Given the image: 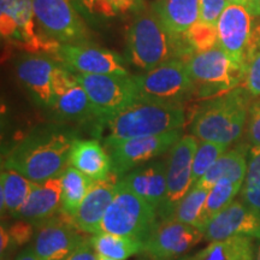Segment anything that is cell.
<instances>
[{
    "mask_svg": "<svg viewBox=\"0 0 260 260\" xmlns=\"http://www.w3.org/2000/svg\"><path fill=\"white\" fill-rule=\"evenodd\" d=\"M76 83L77 81L75 79V75L69 73L64 68H60L57 65L56 69H54L53 76H52V90H53L54 100L58 96H60L61 94L68 92L70 88H73Z\"/></svg>",
    "mask_w": 260,
    "mask_h": 260,
    "instance_id": "cell-38",
    "label": "cell"
},
{
    "mask_svg": "<svg viewBox=\"0 0 260 260\" xmlns=\"http://www.w3.org/2000/svg\"><path fill=\"white\" fill-rule=\"evenodd\" d=\"M38 27L54 44H74L88 39V29L70 0H32Z\"/></svg>",
    "mask_w": 260,
    "mask_h": 260,
    "instance_id": "cell-10",
    "label": "cell"
},
{
    "mask_svg": "<svg viewBox=\"0 0 260 260\" xmlns=\"http://www.w3.org/2000/svg\"><path fill=\"white\" fill-rule=\"evenodd\" d=\"M11 241L17 246H22L28 243L34 237V224L27 220H18L12 224L9 229Z\"/></svg>",
    "mask_w": 260,
    "mask_h": 260,
    "instance_id": "cell-39",
    "label": "cell"
},
{
    "mask_svg": "<svg viewBox=\"0 0 260 260\" xmlns=\"http://www.w3.org/2000/svg\"><path fill=\"white\" fill-rule=\"evenodd\" d=\"M229 0H200V22L210 25H217Z\"/></svg>",
    "mask_w": 260,
    "mask_h": 260,
    "instance_id": "cell-37",
    "label": "cell"
},
{
    "mask_svg": "<svg viewBox=\"0 0 260 260\" xmlns=\"http://www.w3.org/2000/svg\"><path fill=\"white\" fill-rule=\"evenodd\" d=\"M194 256L197 260H255L253 240L245 236L213 241Z\"/></svg>",
    "mask_w": 260,
    "mask_h": 260,
    "instance_id": "cell-28",
    "label": "cell"
},
{
    "mask_svg": "<svg viewBox=\"0 0 260 260\" xmlns=\"http://www.w3.org/2000/svg\"><path fill=\"white\" fill-rule=\"evenodd\" d=\"M191 54L183 35L169 30L153 9L142 10L126 31V59L145 73L171 59L186 60Z\"/></svg>",
    "mask_w": 260,
    "mask_h": 260,
    "instance_id": "cell-1",
    "label": "cell"
},
{
    "mask_svg": "<svg viewBox=\"0 0 260 260\" xmlns=\"http://www.w3.org/2000/svg\"><path fill=\"white\" fill-rule=\"evenodd\" d=\"M209 190L210 189L207 188L194 184L191 189L184 195L183 199L175 207L169 218H174L178 222L198 228L203 232L205 228L204 210Z\"/></svg>",
    "mask_w": 260,
    "mask_h": 260,
    "instance_id": "cell-30",
    "label": "cell"
},
{
    "mask_svg": "<svg viewBox=\"0 0 260 260\" xmlns=\"http://www.w3.org/2000/svg\"><path fill=\"white\" fill-rule=\"evenodd\" d=\"M171 260H197V259H195L194 255H182V256H178V258H175Z\"/></svg>",
    "mask_w": 260,
    "mask_h": 260,
    "instance_id": "cell-46",
    "label": "cell"
},
{
    "mask_svg": "<svg viewBox=\"0 0 260 260\" xmlns=\"http://www.w3.org/2000/svg\"><path fill=\"white\" fill-rule=\"evenodd\" d=\"M80 232L67 214L53 217L39 225L31 248L40 260H65L86 240Z\"/></svg>",
    "mask_w": 260,
    "mask_h": 260,
    "instance_id": "cell-16",
    "label": "cell"
},
{
    "mask_svg": "<svg viewBox=\"0 0 260 260\" xmlns=\"http://www.w3.org/2000/svg\"><path fill=\"white\" fill-rule=\"evenodd\" d=\"M119 183L144 199L157 212L167 198V160H152L119 177Z\"/></svg>",
    "mask_w": 260,
    "mask_h": 260,
    "instance_id": "cell-18",
    "label": "cell"
},
{
    "mask_svg": "<svg viewBox=\"0 0 260 260\" xmlns=\"http://www.w3.org/2000/svg\"><path fill=\"white\" fill-rule=\"evenodd\" d=\"M37 184V182L30 181L16 170L5 168L0 176L2 214L8 213L16 218Z\"/></svg>",
    "mask_w": 260,
    "mask_h": 260,
    "instance_id": "cell-25",
    "label": "cell"
},
{
    "mask_svg": "<svg viewBox=\"0 0 260 260\" xmlns=\"http://www.w3.org/2000/svg\"><path fill=\"white\" fill-rule=\"evenodd\" d=\"M255 260H260V243L258 245V251H256V254H255Z\"/></svg>",
    "mask_w": 260,
    "mask_h": 260,
    "instance_id": "cell-47",
    "label": "cell"
},
{
    "mask_svg": "<svg viewBox=\"0 0 260 260\" xmlns=\"http://www.w3.org/2000/svg\"><path fill=\"white\" fill-rule=\"evenodd\" d=\"M229 2L245 6L254 17L260 16V0H229Z\"/></svg>",
    "mask_w": 260,
    "mask_h": 260,
    "instance_id": "cell-42",
    "label": "cell"
},
{
    "mask_svg": "<svg viewBox=\"0 0 260 260\" xmlns=\"http://www.w3.org/2000/svg\"><path fill=\"white\" fill-rule=\"evenodd\" d=\"M32 0H0V32L2 38L37 52L47 46H59L44 41L38 32Z\"/></svg>",
    "mask_w": 260,
    "mask_h": 260,
    "instance_id": "cell-12",
    "label": "cell"
},
{
    "mask_svg": "<svg viewBox=\"0 0 260 260\" xmlns=\"http://www.w3.org/2000/svg\"><path fill=\"white\" fill-rule=\"evenodd\" d=\"M204 239L210 242L234 236L260 240V211L241 201L234 200L229 206L217 213L203 229Z\"/></svg>",
    "mask_w": 260,
    "mask_h": 260,
    "instance_id": "cell-17",
    "label": "cell"
},
{
    "mask_svg": "<svg viewBox=\"0 0 260 260\" xmlns=\"http://www.w3.org/2000/svg\"><path fill=\"white\" fill-rule=\"evenodd\" d=\"M153 10L165 27L178 35L200 21V0H158Z\"/></svg>",
    "mask_w": 260,
    "mask_h": 260,
    "instance_id": "cell-24",
    "label": "cell"
},
{
    "mask_svg": "<svg viewBox=\"0 0 260 260\" xmlns=\"http://www.w3.org/2000/svg\"><path fill=\"white\" fill-rule=\"evenodd\" d=\"M186 115L182 105L138 99L132 105L100 123L111 139L152 136L183 129Z\"/></svg>",
    "mask_w": 260,
    "mask_h": 260,
    "instance_id": "cell-4",
    "label": "cell"
},
{
    "mask_svg": "<svg viewBox=\"0 0 260 260\" xmlns=\"http://www.w3.org/2000/svg\"><path fill=\"white\" fill-rule=\"evenodd\" d=\"M248 140L252 146L260 147V102L251 105L248 116Z\"/></svg>",
    "mask_w": 260,
    "mask_h": 260,
    "instance_id": "cell-40",
    "label": "cell"
},
{
    "mask_svg": "<svg viewBox=\"0 0 260 260\" xmlns=\"http://www.w3.org/2000/svg\"><path fill=\"white\" fill-rule=\"evenodd\" d=\"M245 6L229 3L217 22L218 45L230 58L246 68L255 42H253V19Z\"/></svg>",
    "mask_w": 260,
    "mask_h": 260,
    "instance_id": "cell-13",
    "label": "cell"
},
{
    "mask_svg": "<svg viewBox=\"0 0 260 260\" xmlns=\"http://www.w3.org/2000/svg\"><path fill=\"white\" fill-rule=\"evenodd\" d=\"M75 79L87 92L99 123L138 100L134 77L129 75L75 74Z\"/></svg>",
    "mask_w": 260,
    "mask_h": 260,
    "instance_id": "cell-8",
    "label": "cell"
},
{
    "mask_svg": "<svg viewBox=\"0 0 260 260\" xmlns=\"http://www.w3.org/2000/svg\"><path fill=\"white\" fill-rule=\"evenodd\" d=\"M52 107L60 118L67 121L84 122L88 119H98L87 92L79 82L58 96Z\"/></svg>",
    "mask_w": 260,
    "mask_h": 260,
    "instance_id": "cell-27",
    "label": "cell"
},
{
    "mask_svg": "<svg viewBox=\"0 0 260 260\" xmlns=\"http://www.w3.org/2000/svg\"><path fill=\"white\" fill-rule=\"evenodd\" d=\"M198 140L194 135H183L172 146L167 159V198L159 210L160 219L169 218L172 211L184 195L191 189L193 183V161Z\"/></svg>",
    "mask_w": 260,
    "mask_h": 260,
    "instance_id": "cell-11",
    "label": "cell"
},
{
    "mask_svg": "<svg viewBox=\"0 0 260 260\" xmlns=\"http://www.w3.org/2000/svg\"><path fill=\"white\" fill-rule=\"evenodd\" d=\"M70 2L77 3V4L83 6V8L89 12H95L96 11V2H95V0H70Z\"/></svg>",
    "mask_w": 260,
    "mask_h": 260,
    "instance_id": "cell-44",
    "label": "cell"
},
{
    "mask_svg": "<svg viewBox=\"0 0 260 260\" xmlns=\"http://www.w3.org/2000/svg\"><path fill=\"white\" fill-rule=\"evenodd\" d=\"M74 140V136L63 130H39L12 148L5 159L4 167L16 170L37 183L58 177L69 165Z\"/></svg>",
    "mask_w": 260,
    "mask_h": 260,
    "instance_id": "cell-2",
    "label": "cell"
},
{
    "mask_svg": "<svg viewBox=\"0 0 260 260\" xmlns=\"http://www.w3.org/2000/svg\"><path fill=\"white\" fill-rule=\"evenodd\" d=\"M157 222V210L118 183L115 198L103 218L100 233L136 237L145 243Z\"/></svg>",
    "mask_w": 260,
    "mask_h": 260,
    "instance_id": "cell-6",
    "label": "cell"
},
{
    "mask_svg": "<svg viewBox=\"0 0 260 260\" xmlns=\"http://www.w3.org/2000/svg\"><path fill=\"white\" fill-rule=\"evenodd\" d=\"M96 11L107 17L126 12H141L144 0H95Z\"/></svg>",
    "mask_w": 260,
    "mask_h": 260,
    "instance_id": "cell-35",
    "label": "cell"
},
{
    "mask_svg": "<svg viewBox=\"0 0 260 260\" xmlns=\"http://www.w3.org/2000/svg\"><path fill=\"white\" fill-rule=\"evenodd\" d=\"M11 236H10L9 229H5V226L2 224V228H0V252H2V255L4 254V252L9 248L10 243H11Z\"/></svg>",
    "mask_w": 260,
    "mask_h": 260,
    "instance_id": "cell-43",
    "label": "cell"
},
{
    "mask_svg": "<svg viewBox=\"0 0 260 260\" xmlns=\"http://www.w3.org/2000/svg\"><path fill=\"white\" fill-rule=\"evenodd\" d=\"M57 64L50 58L30 54L24 56L16 65L18 80L29 90L39 104L51 106L54 102L52 90V76Z\"/></svg>",
    "mask_w": 260,
    "mask_h": 260,
    "instance_id": "cell-20",
    "label": "cell"
},
{
    "mask_svg": "<svg viewBox=\"0 0 260 260\" xmlns=\"http://www.w3.org/2000/svg\"><path fill=\"white\" fill-rule=\"evenodd\" d=\"M249 149L247 145H239L233 149H228L195 184L207 189L222 180L243 184L248 168Z\"/></svg>",
    "mask_w": 260,
    "mask_h": 260,
    "instance_id": "cell-23",
    "label": "cell"
},
{
    "mask_svg": "<svg viewBox=\"0 0 260 260\" xmlns=\"http://www.w3.org/2000/svg\"><path fill=\"white\" fill-rule=\"evenodd\" d=\"M65 260H98L92 239H86Z\"/></svg>",
    "mask_w": 260,
    "mask_h": 260,
    "instance_id": "cell-41",
    "label": "cell"
},
{
    "mask_svg": "<svg viewBox=\"0 0 260 260\" xmlns=\"http://www.w3.org/2000/svg\"><path fill=\"white\" fill-rule=\"evenodd\" d=\"M251 110V93L237 88L205 103L195 113L190 132L201 141L229 147L241 138Z\"/></svg>",
    "mask_w": 260,
    "mask_h": 260,
    "instance_id": "cell-3",
    "label": "cell"
},
{
    "mask_svg": "<svg viewBox=\"0 0 260 260\" xmlns=\"http://www.w3.org/2000/svg\"><path fill=\"white\" fill-rule=\"evenodd\" d=\"M241 183H235L229 180L217 182L213 187L210 188L204 210L205 225L212 217L233 203L236 195L241 191Z\"/></svg>",
    "mask_w": 260,
    "mask_h": 260,
    "instance_id": "cell-31",
    "label": "cell"
},
{
    "mask_svg": "<svg viewBox=\"0 0 260 260\" xmlns=\"http://www.w3.org/2000/svg\"><path fill=\"white\" fill-rule=\"evenodd\" d=\"M118 183L119 177L113 172L105 180L94 183L92 189L80 205L76 214L71 218L81 232L92 235L100 233L103 218L115 198Z\"/></svg>",
    "mask_w": 260,
    "mask_h": 260,
    "instance_id": "cell-19",
    "label": "cell"
},
{
    "mask_svg": "<svg viewBox=\"0 0 260 260\" xmlns=\"http://www.w3.org/2000/svg\"><path fill=\"white\" fill-rule=\"evenodd\" d=\"M183 134V129H176L164 134L133 139H111L104 141L112 161V172L118 177L133 169L152 161L169 152Z\"/></svg>",
    "mask_w": 260,
    "mask_h": 260,
    "instance_id": "cell-9",
    "label": "cell"
},
{
    "mask_svg": "<svg viewBox=\"0 0 260 260\" xmlns=\"http://www.w3.org/2000/svg\"><path fill=\"white\" fill-rule=\"evenodd\" d=\"M246 88L253 95H260V42L254 44L246 65Z\"/></svg>",
    "mask_w": 260,
    "mask_h": 260,
    "instance_id": "cell-36",
    "label": "cell"
},
{
    "mask_svg": "<svg viewBox=\"0 0 260 260\" xmlns=\"http://www.w3.org/2000/svg\"><path fill=\"white\" fill-rule=\"evenodd\" d=\"M226 151L228 146L225 145L199 140L193 161V183L195 184L203 178L214 161Z\"/></svg>",
    "mask_w": 260,
    "mask_h": 260,
    "instance_id": "cell-33",
    "label": "cell"
},
{
    "mask_svg": "<svg viewBox=\"0 0 260 260\" xmlns=\"http://www.w3.org/2000/svg\"><path fill=\"white\" fill-rule=\"evenodd\" d=\"M69 165L93 181H103L112 174L111 157L98 140L75 139L70 148Z\"/></svg>",
    "mask_w": 260,
    "mask_h": 260,
    "instance_id": "cell-22",
    "label": "cell"
},
{
    "mask_svg": "<svg viewBox=\"0 0 260 260\" xmlns=\"http://www.w3.org/2000/svg\"><path fill=\"white\" fill-rule=\"evenodd\" d=\"M242 201L260 211V147L252 146L248 154V168L241 188Z\"/></svg>",
    "mask_w": 260,
    "mask_h": 260,
    "instance_id": "cell-32",
    "label": "cell"
},
{
    "mask_svg": "<svg viewBox=\"0 0 260 260\" xmlns=\"http://www.w3.org/2000/svg\"><path fill=\"white\" fill-rule=\"evenodd\" d=\"M60 209L61 184L58 176L38 183L16 218L40 225L53 218Z\"/></svg>",
    "mask_w": 260,
    "mask_h": 260,
    "instance_id": "cell-21",
    "label": "cell"
},
{
    "mask_svg": "<svg viewBox=\"0 0 260 260\" xmlns=\"http://www.w3.org/2000/svg\"><path fill=\"white\" fill-rule=\"evenodd\" d=\"M98 260H116V259H111V258H105V256H100V255H98Z\"/></svg>",
    "mask_w": 260,
    "mask_h": 260,
    "instance_id": "cell-48",
    "label": "cell"
},
{
    "mask_svg": "<svg viewBox=\"0 0 260 260\" xmlns=\"http://www.w3.org/2000/svg\"><path fill=\"white\" fill-rule=\"evenodd\" d=\"M61 61L76 74L129 75L124 60L118 53L88 42L60 44L57 46Z\"/></svg>",
    "mask_w": 260,
    "mask_h": 260,
    "instance_id": "cell-15",
    "label": "cell"
},
{
    "mask_svg": "<svg viewBox=\"0 0 260 260\" xmlns=\"http://www.w3.org/2000/svg\"><path fill=\"white\" fill-rule=\"evenodd\" d=\"M183 38L194 53L207 51L218 45L217 25H210L200 21L184 32Z\"/></svg>",
    "mask_w": 260,
    "mask_h": 260,
    "instance_id": "cell-34",
    "label": "cell"
},
{
    "mask_svg": "<svg viewBox=\"0 0 260 260\" xmlns=\"http://www.w3.org/2000/svg\"><path fill=\"white\" fill-rule=\"evenodd\" d=\"M204 239L198 228L174 218L159 219L144 243V251L155 260H171L190 251Z\"/></svg>",
    "mask_w": 260,
    "mask_h": 260,
    "instance_id": "cell-14",
    "label": "cell"
},
{
    "mask_svg": "<svg viewBox=\"0 0 260 260\" xmlns=\"http://www.w3.org/2000/svg\"><path fill=\"white\" fill-rule=\"evenodd\" d=\"M61 211L73 218L96 181L86 176L74 167H68L60 175Z\"/></svg>",
    "mask_w": 260,
    "mask_h": 260,
    "instance_id": "cell-26",
    "label": "cell"
},
{
    "mask_svg": "<svg viewBox=\"0 0 260 260\" xmlns=\"http://www.w3.org/2000/svg\"><path fill=\"white\" fill-rule=\"evenodd\" d=\"M16 260H40V259L38 258V255L35 254L34 251H32V248L30 247V248L24 249V251L19 253Z\"/></svg>",
    "mask_w": 260,
    "mask_h": 260,
    "instance_id": "cell-45",
    "label": "cell"
},
{
    "mask_svg": "<svg viewBox=\"0 0 260 260\" xmlns=\"http://www.w3.org/2000/svg\"><path fill=\"white\" fill-rule=\"evenodd\" d=\"M138 99L182 105L194 94V83L184 59H171L134 77Z\"/></svg>",
    "mask_w": 260,
    "mask_h": 260,
    "instance_id": "cell-7",
    "label": "cell"
},
{
    "mask_svg": "<svg viewBox=\"0 0 260 260\" xmlns=\"http://www.w3.org/2000/svg\"><path fill=\"white\" fill-rule=\"evenodd\" d=\"M90 239L96 254L105 258L125 260L144 251V242L136 237L100 233Z\"/></svg>",
    "mask_w": 260,
    "mask_h": 260,
    "instance_id": "cell-29",
    "label": "cell"
},
{
    "mask_svg": "<svg viewBox=\"0 0 260 260\" xmlns=\"http://www.w3.org/2000/svg\"><path fill=\"white\" fill-rule=\"evenodd\" d=\"M186 63L194 83V94L201 98L222 95L237 88L245 80L246 68L232 59L219 45L191 54Z\"/></svg>",
    "mask_w": 260,
    "mask_h": 260,
    "instance_id": "cell-5",
    "label": "cell"
}]
</instances>
